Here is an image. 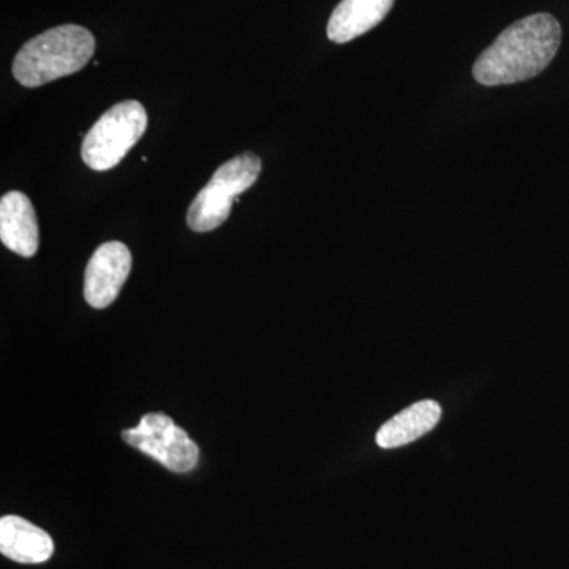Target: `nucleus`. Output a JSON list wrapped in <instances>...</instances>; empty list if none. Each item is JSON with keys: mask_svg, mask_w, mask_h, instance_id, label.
Masks as SVG:
<instances>
[{"mask_svg": "<svg viewBox=\"0 0 569 569\" xmlns=\"http://www.w3.org/2000/svg\"><path fill=\"white\" fill-rule=\"evenodd\" d=\"M561 41L559 21L549 13L523 18L505 29L473 66L482 86H507L531 80L556 58Z\"/></svg>", "mask_w": 569, "mask_h": 569, "instance_id": "1", "label": "nucleus"}, {"mask_svg": "<svg viewBox=\"0 0 569 569\" xmlns=\"http://www.w3.org/2000/svg\"><path fill=\"white\" fill-rule=\"evenodd\" d=\"M96 52L91 31L77 24L52 28L29 40L13 62V77L24 88H39L84 69Z\"/></svg>", "mask_w": 569, "mask_h": 569, "instance_id": "2", "label": "nucleus"}, {"mask_svg": "<svg viewBox=\"0 0 569 569\" xmlns=\"http://www.w3.org/2000/svg\"><path fill=\"white\" fill-rule=\"evenodd\" d=\"M260 173L261 160L253 152L241 153L223 163L190 204L187 211L190 230L208 233L227 222L238 194L247 192Z\"/></svg>", "mask_w": 569, "mask_h": 569, "instance_id": "3", "label": "nucleus"}, {"mask_svg": "<svg viewBox=\"0 0 569 569\" xmlns=\"http://www.w3.org/2000/svg\"><path fill=\"white\" fill-rule=\"evenodd\" d=\"M148 129V112L137 100L114 104L86 133L81 146L82 162L91 170L118 167Z\"/></svg>", "mask_w": 569, "mask_h": 569, "instance_id": "4", "label": "nucleus"}, {"mask_svg": "<svg viewBox=\"0 0 569 569\" xmlns=\"http://www.w3.org/2000/svg\"><path fill=\"white\" fill-rule=\"evenodd\" d=\"M122 440L174 473H189L200 460L197 443L163 413L144 415L140 425L123 430Z\"/></svg>", "mask_w": 569, "mask_h": 569, "instance_id": "5", "label": "nucleus"}, {"mask_svg": "<svg viewBox=\"0 0 569 569\" xmlns=\"http://www.w3.org/2000/svg\"><path fill=\"white\" fill-rule=\"evenodd\" d=\"M132 269V253L122 242L111 241L93 252L84 274V298L93 309L116 301Z\"/></svg>", "mask_w": 569, "mask_h": 569, "instance_id": "6", "label": "nucleus"}, {"mask_svg": "<svg viewBox=\"0 0 569 569\" xmlns=\"http://www.w3.org/2000/svg\"><path fill=\"white\" fill-rule=\"evenodd\" d=\"M0 239L11 252L31 258L39 250V223L32 201L21 192L3 194L0 201Z\"/></svg>", "mask_w": 569, "mask_h": 569, "instance_id": "7", "label": "nucleus"}, {"mask_svg": "<svg viewBox=\"0 0 569 569\" xmlns=\"http://www.w3.org/2000/svg\"><path fill=\"white\" fill-rule=\"evenodd\" d=\"M0 552L18 563H44L54 553V541L47 531L20 516H3L0 519Z\"/></svg>", "mask_w": 569, "mask_h": 569, "instance_id": "8", "label": "nucleus"}, {"mask_svg": "<svg viewBox=\"0 0 569 569\" xmlns=\"http://www.w3.org/2000/svg\"><path fill=\"white\" fill-rule=\"evenodd\" d=\"M396 0H342L328 22V39L348 43L372 31L388 17Z\"/></svg>", "mask_w": 569, "mask_h": 569, "instance_id": "9", "label": "nucleus"}, {"mask_svg": "<svg viewBox=\"0 0 569 569\" xmlns=\"http://www.w3.org/2000/svg\"><path fill=\"white\" fill-rule=\"evenodd\" d=\"M441 407L436 400H421L400 411L380 427L377 445L392 449L406 447L429 433L440 422Z\"/></svg>", "mask_w": 569, "mask_h": 569, "instance_id": "10", "label": "nucleus"}]
</instances>
